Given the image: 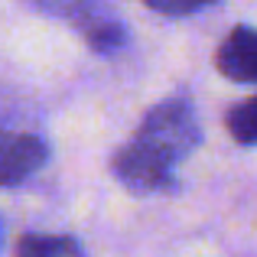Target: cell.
<instances>
[{"instance_id": "6da1fadb", "label": "cell", "mask_w": 257, "mask_h": 257, "mask_svg": "<svg viewBox=\"0 0 257 257\" xmlns=\"http://www.w3.org/2000/svg\"><path fill=\"white\" fill-rule=\"evenodd\" d=\"M202 144V124L189 94H170L144 114L134 140L111 160V173L131 192L157 195L176 189V166Z\"/></svg>"}, {"instance_id": "7a4b0ae2", "label": "cell", "mask_w": 257, "mask_h": 257, "mask_svg": "<svg viewBox=\"0 0 257 257\" xmlns=\"http://www.w3.org/2000/svg\"><path fill=\"white\" fill-rule=\"evenodd\" d=\"M215 69L241 85H257V30L234 26L215 52Z\"/></svg>"}, {"instance_id": "3957f363", "label": "cell", "mask_w": 257, "mask_h": 257, "mask_svg": "<svg viewBox=\"0 0 257 257\" xmlns=\"http://www.w3.org/2000/svg\"><path fill=\"white\" fill-rule=\"evenodd\" d=\"M49 160V144L36 134H13L4 147V186L13 189L36 176Z\"/></svg>"}, {"instance_id": "277c9868", "label": "cell", "mask_w": 257, "mask_h": 257, "mask_svg": "<svg viewBox=\"0 0 257 257\" xmlns=\"http://www.w3.org/2000/svg\"><path fill=\"white\" fill-rule=\"evenodd\" d=\"M33 4L39 7L43 13H49V17H59L65 20V23H72L75 30H91L94 23H101V20H111V7L114 0H33Z\"/></svg>"}, {"instance_id": "5b68a950", "label": "cell", "mask_w": 257, "mask_h": 257, "mask_svg": "<svg viewBox=\"0 0 257 257\" xmlns=\"http://www.w3.org/2000/svg\"><path fill=\"white\" fill-rule=\"evenodd\" d=\"M13 257H85V247L65 234H20L13 244Z\"/></svg>"}, {"instance_id": "8992f818", "label": "cell", "mask_w": 257, "mask_h": 257, "mask_svg": "<svg viewBox=\"0 0 257 257\" xmlns=\"http://www.w3.org/2000/svg\"><path fill=\"white\" fill-rule=\"evenodd\" d=\"M225 127H228V134H231L234 144L257 147V94L238 101V104L225 114Z\"/></svg>"}, {"instance_id": "52a82bcc", "label": "cell", "mask_w": 257, "mask_h": 257, "mask_svg": "<svg viewBox=\"0 0 257 257\" xmlns=\"http://www.w3.org/2000/svg\"><path fill=\"white\" fill-rule=\"evenodd\" d=\"M82 36H85L88 49L98 52V56H114V52H120L127 46V39H131V36H127V30H124V23H120L117 17L94 23L91 30L82 33Z\"/></svg>"}, {"instance_id": "ba28073f", "label": "cell", "mask_w": 257, "mask_h": 257, "mask_svg": "<svg viewBox=\"0 0 257 257\" xmlns=\"http://www.w3.org/2000/svg\"><path fill=\"white\" fill-rule=\"evenodd\" d=\"M150 10L163 13V17H192V13L205 10V7L218 4V0H144Z\"/></svg>"}]
</instances>
